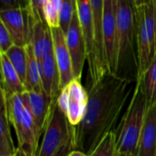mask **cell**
<instances>
[{
    "instance_id": "cell-1",
    "label": "cell",
    "mask_w": 156,
    "mask_h": 156,
    "mask_svg": "<svg viewBox=\"0 0 156 156\" xmlns=\"http://www.w3.org/2000/svg\"><path fill=\"white\" fill-rule=\"evenodd\" d=\"M133 81L111 73L88 90L85 116L74 127V149L89 155L115 126L133 90Z\"/></svg>"
},
{
    "instance_id": "cell-2",
    "label": "cell",
    "mask_w": 156,
    "mask_h": 156,
    "mask_svg": "<svg viewBox=\"0 0 156 156\" xmlns=\"http://www.w3.org/2000/svg\"><path fill=\"white\" fill-rule=\"evenodd\" d=\"M118 69L117 76L137 80L138 27L137 9L124 0H118Z\"/></svg>"
},
{
    "instance_id": "cell-3",
    "label": "cell",
    "mask_w": 156,
    "mask_h": 156,
    "mask_svg": "<svg viewBox=\"0 0 156 156\" xmlns=\"http://www.w3.org/2000/svg\"><path fill=\"white\" fill-rule=\"evenodd\" d=\"M147 105L141 83L136 80L130 104L115 133L116 152L137 156L141 133L144 124Z\"/></svg>"
},
{
    "instance_id": "cell-4",
    "label": "cell",
    "mask_w": 156,
    "mask_h": 156,
    "mask_svg": "<svg viewBox=\"0 0 156 156\" xmlns=\"http://www.w3.org/2000/svg\"><path fill=\"white\" fill-rule=\"evenodd\" d=\"M138 27V78L156 57V8L154 0L137 8ZM137 78V79H138Z\"/></svg>"
},
{
    "instance_id": "cell-5",
    "label": "cell",
    "mask_w": 156,
    "mask_h": 156,
    "mask_svg": "<svg viewBox=\"0 0 156 156\" xmlns=\"http://www.w3.org/2000/svg\"><path fill=\"white\" fill-rule=\"evenodd\" d=\"M73 130L74 127L69 124L66 115L58 105L57 101H55L37 156L56 155L70 138Z\"/></svg>"
},
{
    "instance_id": "cell-6",
    "label": "cell",
    "mask_w": 156,
    "mask_h": 156,
    "mask_svg": "<svg viewBox=\"0 0 156 156\" xmlns=\"http://www.w3.org/2000/svg\"><path fill=\"white\" fill-rule=\"evenodd\" d=\"M88 100V90L81 84L80 79H74L60 90L57 103L66 115L69 124L76 127L85 116Z\"/></svg>"
},
{
    "instance_id": "cell-7",
    "label": "cell",
    "mask_w": 156,
    "mask_h": 156,
    "mask_svg": "<svg viewBox=\"0 0 156 156\" xmlns=\"http://www.w3.org/2000/svg\"><path fill=\"white\" fill-rule=\"evenodd\" d=\"M118 0H104L103 38L109 72L117 76L118 69Z\"/></svg>"
},
{
    "instance_id": "cell-8",
    "label": "cell",
    "mask_w": 156,
    "mask_h": 156,
    "mask_svg": "<svg viewBox=\"0 0 156 156\" xmlns=\"http://www.w3.org/2000/svg\"><path fill=\"white\" fill-rule=\"evenodd\" d=\"M0 22L9 32L16 46L25 48L31 42L34 23L28 8L1 10Z\"/></svg>"
},
{
    "instance_id": "cell-9",
    "label": "cell",
    "mask_w": 156,
    "mask_h": 156,
    "mask_svg": "<svg viewBox=\"0 0 156 156\" xmlns=\"http://www.w3.org/2000/svg\"><path fill=\"white\" fill-rule=\"evenodd\" d=\"M77 12L86 44V55L89 65L90 85L96 74V37L90 0H77Z\"/></svg>"
},
{
    "instance_id": "cell-10",
    "label": "cell",
    "mask_w": 156,
    "mask_h": 156,
    "mask_svg": "<svg viewBox=\"0 0 156 156\" xmlns=\"http://www.w3.org/2000/svg\"><path fill=\"white\" fill-rule=\"evenodd\" d=\"M95 37H96V58H97V66H96V74L94 80L90 85L93 86L99 82L106 74L109 72V67L106 58L104 38H103V30H102V22H103V10H104V0H90Z\"/></svg>"
},
{
    "instance_id": "cell-11",
    "label": "cell",
    "mask_w": 156,
    "mask_h": 156,
    "mask_svg": "<svg viewBox=\"0 0 156 156\" xmlns=\"http://www.w3.org/2000/svg\"><path fill=\"white\" fill-rule=\"evenodd\" d=\"M65 38L71 57L75 78L80 79L84 62L85 59H87V55L85 39L83 37L77 11L75 12L68 31L65 34Z\"/></svg>"
},
{
    "instance_id": "cell-12",
    "label": "cell",
    "mask_w": 156,
    "mask_h": 156,
    "mask_svg": "<svg viewBox=\"0 0 156 156\" xmlns=\"http://www.w3.org/2000/svg\"><path fill=\"white\" fill-rule=\"evenodd\" d=\"M51 28V27H50ZM54 40V54L60 78V90L75 78L71 57L66 43L65 34L60 27L51 28Z\"/></svg>"
},
{
    "instance_id": "cell-13",
    "label": "cell",
    "mask_w": 156,
    "mask_h": 156,
    "mask_svg": "<svg viewBox=\"0 0 156 156\" xmlns=\"http://www.w3.org/2000/svg\"><path fill=\"white\" fill-rule=\"evenodd\" d=\"M17 138V148L21 149L27 156H37L38 154V141L39 134L36 127L29 103L27 99V92L26 93V104L24 111V119L22 123V130Z\"/></svg>"
},
{
    "instance_id": "cell-14",
    "label": "cell",
    "mask_w": 156,
    "mask_h": 156,
    "mask_svg": "<svg viewBox=\"0 0 156 156\" xmlns=\"http://www.w3.org/2000/svg\"><path fill=\"white\" fill-rule=\"evenodd\" d=\"M30 111L37 129L39 136H41L47 128L52 105L55 101L48 96L45 92L27 91ZM57 101V100H56Z\"/></svg>"
},
{
    "instance_id": "cell-15",
    "label": "cell",
    "mask_w": 156,
    "mask_h": 156,
    "mask_svg": "<svg viewBox=\"0 0 156 156\" xmlns=\"http://www.w3.org/2000/svg\"><path fill=\"white\" fill-rule=\"evenodd\" d=\"M38 62L44 92L56 101L60 92V78L54 50L46 54Z\"/></svg>"
},
{
    "instance_id": "cell-16",
    "label": "cell",
    "mask_w": 156,
    "mask_h": 156,
    "mask_svg": "<svg viewBox=\"0 0 156 156\" xmlns=\"http://www.w3.org/2000/svg\"><path fill=\"white\" fill-rule=\"evenodd\" d=\"M137 156H156V105L147 109Z\"/></svg>"
},
{
    "instance_id": "cell-17",
    "label": "cell",
    "mask_w": 156,
    "mask_h": 156,
    "mask_svg": "<svg viewBox=\"0 0 156 156\" xmlns=\"http://www.w3.org/2000/svg\"><path fill=\"white\" fill-rule=\"evenodd\" d=\"M0 61L2 74L1 90L5 92V96L9 97L15 94H22L27 92L25 84L5 53L0 54Z\"/></svg>"
},
{
    "instance_id": "cell-18",
    "label": "cell",
    "mask_w": 156,
    "mask_h": 156,
    "mask_svg": "<svg viewBox=\"0 0 156 156\" xmlns=\"http://www.w3.org/2000/svg\"><path fill=\"white\" fill-rule=\"evenodd\" d=\"M27 58V76L25 81V87L27 91H36L44 92L39 62L35 55L34 48L30 42L26 47Z\"/></svg>"
},
{
    "instance_id": "cell-19",
    "label": "cell",
    "mask_w": 156,
    "mask_h": 156,
    "mask_svg": "<svg viewBox=\"0 0 156 156\" xmlns=\"http://www.w3.org/2000/svg\"><path fill=\"white\" fill-rule=\"evenodd\" d=\"M137 80L142 85L147 109L156 105V57L150 67Z\"/></svg>"
},
{
    "instance_id": "cell-20",
    "label": "cell",
    "mask_w": 156,
    "mask_h": 156,
    "mask_svg": "<svg viewBox=\"0 0 156 156\" xmlns=\"http://www.w3.org/2000/svg\"><path fill=\"white\" fill-rule=\"evenodd\" d=\"M50 27L45 21H39L33 25L32 27V35H31V43L34 48L35 55L37 60H41L44 53L46 39Z\"/></svg>"
},
{
    "instance_id": "cell-21",
    "label": "cell",
    "mask_w": 156,
    "mask_h": 156,
    "mask_svg": "<svg viewBox=\"0 0 156 156\" xmlns=\"http://www.w3.org/2000/svg\"><path fill=\"white\" fill-rule=\"evenodd\" d=\"M14 69L17 72L21 80L25 84L27 76V58L26 48L14 45L6 53H5Z\"/></svg>"
},
{
    "instance_id": "cell-22",
    "label": "cell",
    "mask_w": 156,
    "mask_h": 156,
    "mask_svg": "<svg viewBox=\"0 0 156 156\" xmlns=\"http://www.w3.org/2000/svg\"><path fill=\"white\" fill-rule=\"evenodd\" d=\"M61 0H46L44 5L45 19L49 27H60Z\"/></svg>"
},
{
    "instance_id": "cell-23",
    "label": "cell",
    "mask_w": 156,
    "mask_h": 156,
    "mask_svg": "<svg viewBox=\"0 0 156 156\" xmlns=\"http://www.w3.org/2000/svg\"><path fill=\"white\" fill-rule=\"evenodd\" d=\"M116 152V138L114 131L109 133L88 156H114Z\"/></svg>"
},
{
    "instance_id": "cell-24",
    "label": "cell",
    "mask_w": 156,
    "mask_h": 156,
    "mask_svg": "<svg viewBox=\"0 0 156 156\" xmlns=\"http://www.w3.org/2000/svg\"><path fill=\"white\" fill-rule=\"evenodd\" d=\"M77 11V0H61L60 8V28L64 34L68 31L72 17Z\"/></svg>"
},
{
    "instance_id": "cell-25",
    "label": "cell",
    "mask_w": 156,
    "mask_h": 156,
    "mask_svg": "<svg viewBox=\"0 0 156 156\" xmlns=\"http://www.w3.org/2000/svg\"><path fill=\"white\" fill-rule=\"evenodd\" d=\"M46 0H29V13L33 23H37L39 21H45V13H44V5Z\"/></svg>"
},
{
    "instance_id": "cell-26",
    "label": "cell",
    "mask_w": 156,
    "mask_h": 156,
    "mask_svg": "<svg viewBox=\"0 0 156 156\" xmlns=\"http://www.w3.org/2000/svg\"><path fill=\"white\" fill-rule=\"evenodd\" d=\"M15 44L9 32L7 31L4 24L0 22V52L6 53Z\"/></svg>"
},
{
    "instance_id": "cell-27",
    "label": "cell",
    "mask_w": 156,
    "mask_h": 156,
    "mask_svg": "<svg viewBox=\"0 0 156 156\" xmlns=\"http://www.w3.org/2000/svg\"><path fill=\"white\" fill-rule=\"evenodd\" d=\"M16 151L12 138H0V156H15Z\"/></svg>"
},
{
    "instance_id": "cell-28",
    "label": "cell",
    "mask_w": 156,
    "mask_h": 156,
    "mask_svg": "<svg viewBox=\"0 0 156 156\" xmlns=\"http://www.w3.org/2000/svg\"><path fill=\"white\" fill-rule=\"evenodd\" d=\"M0 4L1 10L29 7V0H0Z\"/></svg>"
},
{
    "instance_id": "cell-29",
    "label": "cell",
    "mask_w": 156,
    "mask_h": 156,
    "mask_svg": "<svg viewBox=\"0 0 156 156\" xmlns=\"http://www.w3.org/2000/svg\"><path fill=\"white\" fill-rule=\"evenodd\" d=\"M74 133V130H73ZM74 149V140H73V133L70 136V138L67 141V143L59 149V151L57 153L55 156H68V154Z\"/></svg>"
},
{
    "instance_id": "cell-30",
    "label": "cell",
    "mask_w": 156,
    "mask_h": 156,
    "mask_svg": "<svg viewBox=\"0 0 156 156\" xmlns=\"http://www.w3.org/2000/svg\"><path fill=\"white\" fill-rule=\"evenodd\" d=\"M68 156H88L86 154H84L83 152L81 151H79V150H75L73 149L72 151H70V153L68 154Z\"/></svg>"
},
{
    "instance_id": "cell-31",
    "label": "cell",
    "mask_w": 156,
    "mask_h": 156,
    "mask_svg": "<svg viewBox=\"0 0 156 156\" xmlns=\"http://www.w3.org/2000/svg\"><path fill=\"white\" fill-rule=\"evenodd\" d=\"M129 5H131L133 8L137 9V0H124Z\"/></svg>"
},
{
    "instance_id": "cell-32",
    "label": "cell",
    "mask_w": 156,
    "mask_h": 156,
    "mask_svg": "<svg viewBox=\"0 0 156 156\" xmlns=\"http://www.w3.org/2000/svg\"><path fill=\"white\" fill-rule=\"evenodd\" d=\"M154 0H137V8L138 6L144 5H147L151 2H153Z\"/></svg>"
},
{
    "instance_id": "cell-33",
    "label": "cell",
    "mask_w": 156,
    "mask_h": 156,
    "mask_svg": "<svg viewBox=\"0 0 156 156\" xmlns=\"http://www.w3.org/2000/svg\"><path fill=\"white\" fill-rule=\"evenodd\" d=\"M114 156H135L132 154H127V153H120V152H115Z\"/></svg>"
},
{
    "instance_id": "cell-34",
    "label": "cell",
    "mask_w": 156,
    "mask_h": 156,
    "mask_svg": "<svg viewBox=\"0 0 156 156\" xmlns=\"http://www.w3.org/2000/svg\"><path fill=\"white\" fill-rule=\"evenodd\" d=\"M15 156H27V155H26V154H25L21 149L16 148V154H15Z\"/></svg>"
},
{
    "instance_id": "cell-35",
    "label": "cell",
    "mask_w": 156,
    "mask_h": 156,
    "mask_svg": "<svg viewBox=\"0 0 156 156\" xmlns=\"http://www.w3.org/2000/svg\"><path fill=\"white\" fill-rule=\"evenodd\" d=\"M154 3H155V8H156V0H154Z\"/></svg>"
}]
</instances>
